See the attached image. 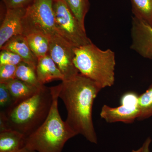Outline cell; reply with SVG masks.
<instances>
[{"instance_id":"cb8c5ba5","label":"cell","mask_w":152,"mask_h":152,"mask_svg":"<svg viewBox=\"0 0 152 152\" xmlns=\"http://www.w3.org/2000/svg\"><path fill=\"white\" fill-rule=\"evenodd\" d=\"M34 0H2L7 9L26 8Z\"/></svg>"},{"instance_id":"6da1fadb","label":"cell","mask_w":152,"mask_h":152,"mask_svg":"<svg viewBox=\"0 0 152 152\" xmlns=\"http://www.w3.org/2000/svg\"><path fill=\"white\" fill-rule=\"evenodd\" d=\"M59 86V98L65 106V122L71 129L92 143H98L92 118L95 99L102 89L96 82L79 73Z\"/></svg>"},{"instance_id":"44dd1931","label":"cell","mask_w":152,"mask_h":152,"mask_svg":"<svg viewBox=\"0 0 152 152\" xmlns=\"http://www.w3.org/2000/svg\"><path fill=\"white\" fill-rule=\"evenodd\" d=\"M17 66L5 64L0 65V83H6L17 79Z\"/></svg>"},{"instance_id":"9c48e42d","label":"cell","mask_w":152,"mask_h":152,"mask_svg":"<svg viewBox=\"0 0 152 152\" xmlns=\"http://www.w3.org/2000/svg\"><path fill=\"white\" fill-rule=\"evenodd\" d=\"M26 9H7L0 27V48L11 38L23 34V20Z\"/></svg>"},{"instance_id":"52a82bcc","label":"cell","mask_w":152,"mask_h":152,"mask_svg":"<svg viewBox=\"0 0 152 152\" xmlns=\"http://www.w3.org/2000/svg\"><path fill=\"white\" fill-rule=\"evenodd\" d=\"M75 48L60 35L50 40L49 54L64 76L63 81L70 80L80 73L74 64Z\"/></svg>"},{"instance_id":"8fae6325","label":"cell","mask_w":152,"mask_h":152,"mask_svg":"<svg viewBox=\"0 0 152 152\" xmlns=\"http://www.w3.org/2000/svg\"><path fill=\"white\" fill-rule=\"evenodd\" d=\"M13 52L22 58L23 61L36 69L38 58L30 49L26 37L23 35L15 36L1 48Z\"/></svg>"},{"instance_id":"7402d4cb","label":"cell","mask_w":152,"mask_h":152,"mask_svg":"<svg viewBox=\"0 0 152 152\" xmlns=\"http://www.w3.org/2000/svg\"><path fill=\"white\" fill-rule=\"evenodd\" d=\"M23 61L21 58L13 52L7 50H1L0 65L5 64L18 66Z\"/></svg>"},{"instance_id":"7a4b0ae2","label":"cell","mask_w":152,"mask_h":152,"mask_svg":"<svg viewBox=\"0 0 152 152\" xmlns=\"http://www.w3.org/2000/svg\"><path fill=\"white\" fill-rule=\"evenodd\" d=\"M50 88L53 100L48 115L38 129L26 138L25 147L37 152H62L66 142L77 135L60 115L58 85Z\"/></svg>"},{"instance_id":"d4e9b609","label":"cell","mask_w":152,"mask_h":152,"mask_svg":"<svg viewBox=\"0 0 152 152\" xmlns=\"http://www.w3.org/2000/svg\"><path fill=\"white\" fill-rule=\"evenodd\" d=\"M152 142V139L150 137L148 138L144 141L141 147L137 150H133L131 152H150V147Z\"/></svg>"},{"instance_id":"ac0fdd59","label":"cell","mask_w":152,"mask_h":152,"mask_svg":"<svg viewBox=\"0 0 152 152\" xmlns=\"http://www.w3.org/2000/svg\"><path fill=\"white\" fill-rule=\"evenodd\" d=\"M139 115L137 120L143 121L152 117V83L145 92L139 95Z\"/></svg>"},{"instance_id":"603a6c76","label":"cell","mask_w":152,"mask_h":152,"mask_svg":"<svg viewBox=\"0 0 152 152\" xmlns=\"http://www.w3.org/2000/svg\"><path fill=\"white\" fill-rule=\"evenodd\" d=\"M139 95L133 91H129L124 94L120 99L121 104L136 106L138 105Z\"/></svg>"},{"instance_id":"3957f363","label":"cell","mask_w":152,"mask_h":152,"mask_svg":"<svg viewBox=\"0 0 152 152\" xmlns=\"http://www.w3.org/2000/svg\"><path fill=\"white\" fill-rule=\"evenodd\" d=\"M53 100L50 87L44 85L32 96L7 111H3L5 114L10 129L27 137L45 122Z\"/></svg>"},{"instance_id":"5b68a950","label":"cell","mask_w":152,"mask_h":152,"mask_svg":"<svg viewBox=\"0 0 152 152\" xmlns=\"http://www.w3.org/2000/svg\"><path fill=\"white\" fill-rule=\"evenodd\" d=\"M23 28V35L39 33L50 40L59 34L55 24L53 0H34L26 9Z\"/></svg>"},{"instance_id":"277c9868","label":"cell","mask_w":152,"mask_h":152,"mask_svg":"<svg viewBox=\"0 0 152 152\" xmlns=\"http://www.w3.org/2000/svg\"><path fill=\"white\" fill-rule=\"evenodd\" d=\"M74 64L79 73L102 89L113 86L115 82V55L111 49L103 50L92 42L75 48Z\"/></svg>"},{"instance_id":"d6986e66","label":"cell","mask_w":152,"mask_h":152,"mask_svg":"<svg viewBox=\"0 0 152 152\" xmlns=\"http://www.w3.org/2000/svg\"><path fill=\"white\" fill-rule=\"evenodd\" d=\"M81 25L85 27V17L90 7L88 0H64Z\"/></svg>"},{"instance_id":"8992f818","label":"cell","mask_w":152,"mask_h":152,"mask_svg":"<svg viewBox=\"0 0 152 152\" xmlns=\"http://www.w3.org/2000/svg\"><path fill=\"white\" fill-rule=\"evenodd\" d=\"M55 24L58 34L75 48L91 43L81 25L64 0H53Z\"/></svg>"},{"instance_id":"9a60e30c","label":"cell","mask_w":152,"mask_h":152,"mask_svg":"<svg viewBox=\"0 0 152 152\" xmlns=\"http://www.w3.org/2000/svg\"><path fill=\"white\" fill-rule=\"evenodd\" d=\"M23 35L30 49L38 58L48 54L50 39L46 36L36 32L26 33Z\"/></svg>"},{"instance_id":"ba28073f","label":"cell","mask_w":152,"mask_h":152,"mask_svg":"<svg viewBox=\"0 0 152 152\" xmlns=\"http://www.w3.org/2000/svg\"><path fill=\"white\" fill-rule=\"evenodd\" d=\"M130 48L145 58L152 59V28L133 17Z\"/></svg>"},{"instance_id":"7c38bea8","label":"cell","mask_w":152,"mask_h":152,"mask_svg":"<svg viewBox=\"0 0 152 152\" xmlns=\"http://www.w3.org/2000/svg\"><path fill=\"white\" fill-rule=\"evenodd\" d=\"M39 81L41 85L56 80H64V76L50 55L38 58L36 69Z\"/></svg>"},{"instance_id":"5bb4252c","label":"cell","mask_w":152,"mask_h":152,"mask_svg":"<svg viewBox=\"0 0 152 152\" xmlns=\"http://www.w3.org/2000/svg\"><path fill=\"white\" fill-rule=\"evenodd\" d=\"M26 137L13 129L0 132V152H16L24 148Z\"/></svg>"},{"instance_id":"484cf974","label":"cell","mask_w":152,"mask_h":152,"mask_svg":"<svg viewBox=\"0 0 152 152\" xmlns=\"http://www.w3.org/2000/svg\"><path fill=\"white\" fill-rule=\"evenodd\" d=\"M16 152H37L35 151H33V150H31L29 149L28 148L26 147H25L24 148L21 149L19 150L18 151Z\"/></svg>"},{"instance_id":"30bf717a","label":"cell","mask_w":152,"mask_h":152,"mask_svg":"<svg viewBox=\"0 0 152 152\" xmlns=\"http://www.w3.org/2000/svg\"><path fill=\"white\" fill-rule=\"evenodd\" d=\"M138 106L121 104L113 107L104 105L101 109V118L108 123L122 122L131 124L137 120L139 115Z\"/></svg>"},{"instance_id":"ffe728a7","label":"cell","mask_w":152,"mask_h":152,"mask_svg":"<svg viewBox=\"0 0 152 152\" xmlns=\"http://www.w3.org/2000/svg\"><path fill=\"white\" fill-rule=\"evenodd\" d=\"M13 101L7 85L0 83V107L1 111L6 112L12 107Z\"/></svg>"},{"instance_id":"4fadbf2b","label":"cell","mask_w":152,"mask_h":152,"mask_svg":"<svg viewBox=\"0 0 152 152\" xmlns=\"http://www.w3.org/2000/svg\"><path fill=\"white\" fill-rule=\"evenodd\" d=\"M5 84L7 86L13 101L12 108L32 96L42 87L33 86L17 79Z\"/></svg>"},{"instance_id":"e0dca14e","label":"cell","mask_w":152,"mask_h":152,"mask_svg":"<svg viewBox=\"0 0 152 152\" xmlns=\"http://www.w3.org/2000/svg\"><path fill=\"white\" fill-rule=\"evenodd\" d=\"M16 77L33 86L41 88L44 86L39 81L36 69L23 61L17 66Z\"/></svg>"},{"instance_id":"2e32d148","label":"cell","mask_w":152,"mask_h":152,"mask_svg":"<svg viewBox=\"0 0 152 152\" xmlns=\"http://www.w3.org/2000/svg\"><path fill=\"white\" fill-rule=\"evenodd\" d=\"M134 17L152 28V0H131Z\"/></svg>"}]
</instances>
